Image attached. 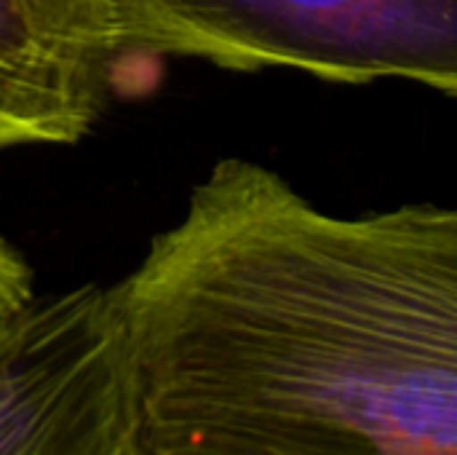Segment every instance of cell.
<instances>
[{"mask_svg":"<svg viewBox=\"0 0 457 455\" xmlns=\"http://www.w3.org/2000/svg\"><path fill=\"white\" fill-rule=\"evenodd\" d=\"M118 51L107 0H0V150L91 134Z\"/></svg>","mask_w":457,"mask_h":455,"instance_id":"4","label":"cell"},{"mask_svg":"<svg viewBox=\"0 0 457 455\" xmlns=\"http://www.w3.org/2000/svg\"><path fill=\"white\" fill-rule=\"evenodd\" d=\"M0 455H145L110 287L32 298L0 327Z\"/></svg>","mask_w":457,"mask_h":455,"instance_id":"3","label":"cell"},{"mask_svg":"<svg viewBox=\"0 0 457 455\" xmlns=\"http://www.w3.org/2000/svg\"><path fill=\"white\" fill-rule=\"evenodd\" d=\"M145 455H457V212L222 158L110 287Z\"/></svg>","mask_w":457,"mask_h":455,"instance_id":"1","label":"cell"},{"mask_svg":"<svg viewBox=\"0 0 457 455\" xmlns=\"http://www.w3.org/2000/svg\"><path fill=\"white\" fill-rule=\"evenodd\" d=\"M32 298V268L27 257L0 233V327L11 322Z\"/></svg>","mask_w":457,"mask_h":455,"instance_id":"5","label":"cell"},{"mask_svg":"<svg viewBox=\"0 0 457 455\" xmlns=\"http://www.w3.org/2000/svg\"><path fill=\"white\" fill-rule=\"evenodd\" d=\"M120 48L455 97L457 0H107Z\"/></svg>","mask_w":457,"mask_h":455,"instance_id":"2","label":"cell"}]
</instances>
